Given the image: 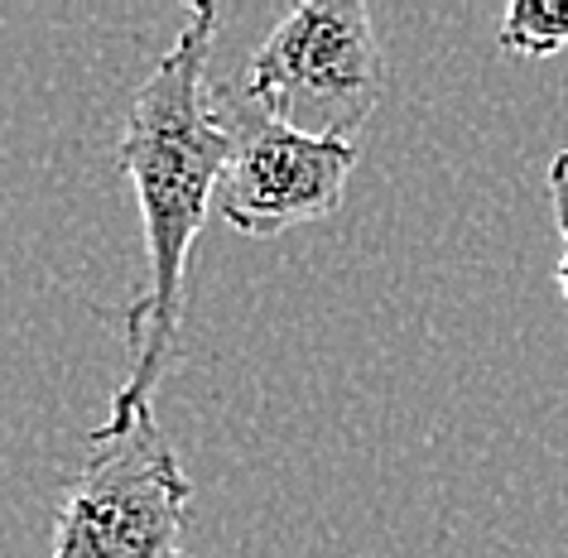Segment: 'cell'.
<instances>
[{
    "instance_id": "obj_1",
    "label": "cell",
    "mask_w": 568,
    "mask_h": 558,
    "mask_svg": "<svg viewBox=\"0 0 568 558\" xmlns=\"http://www.w3.org/2000/svg\"><path fill=\"white\" fill-rule=\"evenodd\" d=\"M217 34V10L189 6L179 39L160 53L150 78L135 88L121 125L116 164L135 189L145 226V284L125 308V371L111 395V419L97 434H125L135 414L154 409V385L179 347L189 308V261L203 236L207 207L222 193L236 131L226 106L207 88V53Z\"/></svg>"
},
{
    "instance_id": "obj_2",
    "label": "cell",
    "mask_w": 568,
    "mask_h": 558,
    "mask_svg": "<svg viewBox=\"0 0 568 558\" xmlns=\"http://www.w3.org/2000/svg\"><path fill=\"white\" fill-rule=\"evenodd\" d=\"M241 106L304 135L352 140L386 97V49L362 0L284 10L232 88Z\"/></svg>"
},
{
    "instance_id": "obj_3",
    "label": "cell",
    "mask_w": 568,
    "mask_h": 558,
    "mask_svg": "<svg viewBox=\"0 0 568 558\" xmlns=\"http://www.w3.org/2000/svg\"><path fill=\"white\" fill-rule=\"evenodd\" d=\"M193 481L154 409L125 434H92V457L68 477L49 558H189Z\"/></svg>"
},
{
    "instance_id": "obj_4",
    "label": "cell",
    "mask_w": 568,
    "mask_h": 558,
    "mask_svg": "<svg viewBox=\"0 0 568 558\" xmlns=\"http://www.w3.org/2000/svg\"><path fill=\"white\" fill-rule=\"evenodd\" d=\"M222 106L236 131V154L217 193V212L226 226L246 236H280L333 217L343 207L347 179L362 160L352 140L304 135L294 125L241 106L232 92L222 97Z\"/></svg>"
},
{
    "instance_id": "obj_5",
    "label": "cell",
    "mask_w": 568,
    "mask_h": 558,
    "mask_svg": "<svg viewBox=\"0 0 568 558\" xmlns=\"http://www.w3.org/2000/svg\"><path fill=\"white\" fill-rule=\"evenodd\" d=\"M496 44L520 59H549L568 44V0H510Z\"/></svg>"
},
{
    "instance_id": "obj_6",
    "label": "cell",
    "mask_w": 568,
    "mask_h": 558,
    "mask_svg": "<svg viewBox=\"0 0 568 558\" xmlns=\"http://www.w3.org/2000/svg\"><path fill=\"white\" fill-rule=\"evenodd\" d=\"M549 207H554V226L564 236V255H559L554 280H559V294L568 298V150H559L549 160Z\"/></svg>"
}]
</instances>
